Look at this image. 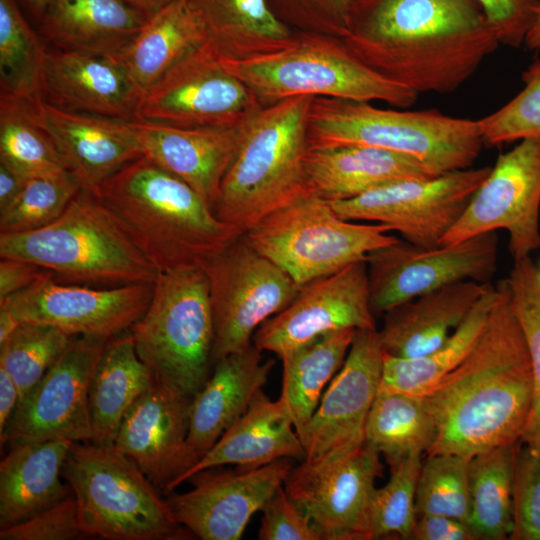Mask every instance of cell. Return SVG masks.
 I'll return each instance as SVG.
<instances>
[{"label":"cell","mask_w":540,"mask_h":540,"mask_svg":"<svg viewBox=\"0 0 540 540\" xmlns=\"http://www.w3.org/2000/svg\"><path fill=\"white\" fill-rule=\"evenodd\" d=\"M342 41L417 95L457 90L500 45L474 0H359Z\"/></svg>","instance_id":"1"},{"label":"cell","mask_w":540,"mask_h":540,"mask_svg":"<svg viewBox=\"0 0 540 540\" xmlns=\"http://www.w3.org/2000/svg\"><path fill=\"white\" fill-rule=\"evenodd\" d=\"M465 359L424 396L437 428L428 455L473 456L521 440L533 405L528 346L506 279Z\"/></svg>","instance_id":"2"},{"label":"cell","mask_w":540,"mask_h":540,"mask_svg":"<svg viewBox=\"0 0 540 540\" xmlns=\"http://www.w3.org/2000/svg\"><path fill=\"white\" fill-rule=\"evenodd\" d=\"M95 196L160 272L204 267L242 235L188 184L144 155L106 179Z\"/></svg>","instance_id":"3"},{"label":"cell","mask_w":540,"mask_h":540,"mask_svg":"<svg viewBox=\"0 0 540 540\" xmlns=\"http://www.w3.org/2000/svg\"><path fill=\"white\" fill-rule=\"evenodd\" d=\"M0 258L32 262L60 283L95 287L153 284L160 273L109 208L82 189L48 225L0 233Z\"/></svg>","instance_id":"4"},{"label":"cell","mask_w":540,"mask_h":540,"mask_svg":"<svg viewBox=\"0 0 540 540\" xmlns=\"http://www.w3.org/2000/svg\"><path fill=\"white\" fill-rule=\"evenodd\" d=\"M312 99L300 96L264 105L245 123L213 209L240 234L309 191L304 164Z\"/></svg>","instance_id":"5"},{"label":"cell","mask_w":540,"mask_h":540,"mask_svg":"<svg viewBox=\"0 0 540 540\" xmlns=\"http://www.w3.org/2000/svg\"><path fill=\"white\" fill-rule=\"evenodd\" d=\"M364 145L420 161L432 175L472 167L484 145L478 120L437 110L381 109L370 102L313 97L308 145Z\"/></svg>","instance_id":"6"},{"label":"cell","mask_w":540,"mask_h":540,"mask_svg":"<svg viewBox=\"0 0 540 540\" xmlns=\"http://www.w3.org/2000/svg\"><path fill=\"white\" fill-rule=\"evenodd\" d=\"M222 66L244 82L264 104L308 96L382 101L408 108L418 95L357 59L342 39L300 33L286 46L250 57H219Z\"/></svg>","instance_id":"7"},{"label":"cell","mask_w":540,"mask_h":540,"mask_svg":"<svg viewBox=\"0 0 540 540\" xmlns=\"http://www.w3.org/2000/svg\"><path fill=\"white\" fill-rule=\"evenodd\" d=\"M85 536L108 540H173L179 525L161 492L113 443L73 442L62 468Z\"/></svg>","instance_id":"8"},{"label":"cell","mask_w":540,"mask_h":540,"mask_svg":"<svg viewBox=\"0 0 540 540\" xmlns=\"http://www.w3.org/2000/svg\"><path fill=\"white\" fill-rule=\"evenodd\" d=\"M139 358L157 379L189 397L210 377L214 323L201 266L160 272L149 305L129 329Z\"/></svg>","instance_id":"9"},{"label":"cell","mask_w":540,"mask_h":540,"mask_svg":"<svg viewBox=\"0 0 540 540\" xmlns=\"http://www.w3.org/2000/svg\"><path fill=\"white\" fill-rule=\"evenodd\" d=\"M383 224L340 218L329 202L307 191L271 212L243 236L300 286L366 261L398 240Z\"/></svg>","instance_id":"10"},{"label":"cell","mask_w":540,"mask_h":540,"mask_svg":"<svg viewBox=\"0 0 540 540\" xmlns=\"http://www.w3.org/2000/svg\"><path fill=\"white\" fill-rule=\"evenodd\" d=\"M203 268L214 323L213 364L249 347L256 330L285 309L301 287L243 234Z\"/></svg>","instance_id":"11"},{"label":"cell","mask_w":540,"mask_h":540,"mask_svg":"<svg viewBox=\"0 0 540 540\" xmlns=\"http://www.w3.org/2000/svg\"><path fill=\"white\" fill-rule=\"evenodd\" d=\"M491 167H469L436 176L409 178L358 197L328 201L342 219L385 225L420 247L440 245L460 219Z\"/></svg>","instance_id":"12"},{"label":"cell","mask_w":540,"mask_h":540,"mask_svg":"<svg viewBox=\"0 0 540 540\" xmlns=\"http://www.w3.org/2000/svg\"><path fill=\"white\" fill-rule=\"evenodd\" d=\"M497 260L496 231L431 248L398 239L367 254L371 309L374 314L385 313L461 281L489 283L496 272Z\"/></svg>","instance_id":"13"},{"label":"cell","mask_w":540,"mask_h":540,"mask_svg":"<svg viewBox=\"0 0 540 540\" xmlns=\"http://www.w3.org/2000/svg\"><path fill=\"white\" fill-rule=\"evenodd\" d=\"M262 106L206 43L143 92L136 120L180 127H230L245 123Z\"/></svg>","instance_id":"14"},{"label":"cell","mask_w":540,"mask_h":540,"mask_svg":"<svg viewBox=\"0 0 540 540\" xmlns=\"http://www.w3.org/2000/svg\"><path fill=\"white\" fill-rule=\"evenodd\" d=\"M508 233L514 260L540 248V138L501 153L456 224L440 244L497 230Z\"/></svg>","instance_id":"15"},{"label":"cell","mask_w":540,"mask_h":540,"mask_svg":"<svg viewBox=\"0 0 540 540\" xmlns=\"http://www.w3.org/2000/svg\"><path fill=\"white\" fill-rule=\"evenodd\" d=\"M107 341L99 336L72 335L58 359L19 400L0 435L1 445L53 439L92 442L89 387Z\"/></svg>","instance_id":"16"},{"label":"cell","mask_w":540,"mask_h":540,"mask_svg":"<svg viewBox=\"0 0 540 540\" xmlns=\"http://www.w3.org/2000/svg\"><path fill=\"white\" fill-rule=\"evenodd\" d=\"M380 454L366 442L336 459L301 461L284 481L291 500L310 519L322 540H368V510Z\"/></svg>","instance_id":"17"},{"label":"cell","mask_w":540,"mask_h":540,"mask_svg":"<svg viewBox=\"0 0 540 540\" xmlns=\"http://www.w3.org/2000/svg\"><path fill=\"white\" fill-rule=\"evenodd\" d=\"M153 284L95 287L60 283L48 274L0 305L21 322L52 325L71 336L109 339L140 319L151 300Z\"/></svg>","instance_id":"18"},{"label":"cell","mask_w":540,"mask_h":540,"mask_svg":"<svg viewBox=\"0 0 540 540\" xmlns=\"http://www.w3.org/2000/svg\"><path fill=\"white\" fill-rule=\"evenodd\" d=\"M375 330L366 261L302 285L292 302L265 321L252 343L280 359L324 333Z\"/></svg>","instance_id":"19"},{"label":"cell","mask_w":540,"mask_h":540,"mask_svg":"<svg viewBox=\"0 0 540 540\" xmlns=\"http://www.w3.org/2000/svg\"><path fill=\"white\" fill-rule=\"evenodd\" d=\"M382 366L378 330H357L342 367L323 393L306 429L302 440L304 461H330L365 443V426L379 392Z\"/></svg>","instance_id":"20"},{"label":"cell","mask_w":540,"mask_h":540,"mask_svg":"<svg viewBox=\"0 0 540 540\" xmlns=\"http://www.w3.org/2000/svg\"><path fill=\"white\" fill-rule=\"evenodd\" d=\"M282 458L259 468H208L191 475L192 488L167 498L175 521L202 540H239L294 467Z\"/></svg>","instance_id":"21"},{"label":"cell","mask_w":540,"mask_h":540,"mask_svg":"<svg viewBox=\"0 0 540 540\" xmlns=\"http://www.w3.org/2000/svg\"><path fill=\"white\" fill-rule=\"evenodd\" d=\"M191 399L156 378L127 411L113 442L163 495L199 461L188 443Z\"/></svg>","instance_id":"22"},{"label":"cell","mask_w":540,"mask_h":540,"mask_svg":"<svg viewBox=\"0 0 540 540\" xmlns=\"http://www.w3.org/2000/svg\"><path fill=\"white\" fill-rule=\"evenodd\" d=\"M27 102L82 190L96 195L106 179L143 156L129 121L61 109L39 95Z\"/></svg>","instance_id":"23"},{"label":"cell","mask_w":540,"mask_h":540,"mask_svg":"<svg viewBox=\"0 0 540 540\" xmlns=\"http://www.w3.org/2000/svg\"><path fill=\"white\" fill-rule=\"evenodd\" d=\"M142 94L115 56L58 49L46 53L39 96L53 106L133 121Z\"/></svg>","instance_id":"24"},{"label":"cell","mask_w":540,"mask_h":540,"mask_svg":"<svg viewBox=\"0 0 540 540\" xmlns=\"http://www.w3.org/2000/svg\"><path fill=\"white\" fill-rule=\"evenodd\" d=\"M245 123L230 127H180L129 121L143 155L188 184L212 211L238 151Z\"/></svg>","instance_id":"25"},{"label":"cell","mask_w":540,"mask_h":540,"mask_svg":"<svg viewBox=\"0 0 540 540\" xmlns=\"http://www.w3.org/2000/svg\"><path fill=\"white\" fill-rule=\"evenodd\" d=\"M214 365L205 385L192 397L189 409L188 443L199 459L263 390L274 360L264 361L262 351L252 343L242 351L219 359Z\"/></svg>","instance_id":"26"},{"label":"cell","mask_w":540,"mask_h":540,"mask_svg":"<svg viewBox=\"0 0 540 540\" xmlns=\"http://www.w3.org/2000/svg\"><path fill=\"white\" fill-rule=\"evenodd\" d=\"M307 188L327 201L348 200L395 181L432 175L417 159L364 145L308 146Z\"/></svg>","instance_id":"27"},{"label":"cell","mask_w":540,"mask_h":540,"mask_svg":"<svg viewBox=\"0 0 540 540\" xmlns=\"http://www.w3.org/2000/svg\"><path fill=\"white\" fill-rule=\"evenodd\" d=\"M488 284L457 282L385 312L378 331L383 351L396 357L415 358L436 350L466 319Z\"/></svg>","instance_id":"28"},{"label":"cell","mask_w":540,"mask_h":540,"mask_svg":"<svg viewBox=\"0 0 540 540\" xmlns=\"http://www.w3.org/2000/svg\"><path fill=\"white\" fill-rule=\"evenodd\" d=\"M305 449L284 400H271L259 391L246 412L180 479L202 470L234 464L239 469L262 467L282 458L303 461Z\"/></svg>","instance_id":"29"},{"label":"cell","mask_w":540,"mask_h":540,"mask_svg":"<svg viewBox=\"0 0 540 540\" xmlns=\"http://www.w3.org/2000/svg\"><path fill=\"white\" fill-rule=\"evenodd\" d=\"M149 18L125 0H49L40 21L58 50L115 56Z\"/></svg>","instance_id":"30"},{"label":"cell","mask_w":540,"mask_h":540,"mask_svg":"<svg viewBox=\"0 0 540 540\" xmlns=\"http://www.w3.org/2000/svg\"><path fill=\"white\" fill-rule=\"evenodd\" d=\"M72 443L53 439L11 447L0 463V528L26 520L72 494L61 481Z\"/></svg>","instance_id":"31"},{"label":"cell","mask_w":540,"mask_h":540,"mask_svg":"<svg viewBox=\"0 0 540 540\" xmlns=\"http://www.w3.org/2000/svg\"><path fill=\"white\" fill-rule=\"evenodd\" d=\"M155 379L139 358L129 330L108 339L89 387L93 443L114 442L127 411Z\"/></svg>","instance_id":"32"},{"label":"cell","mask_w":540,"mask_h":540,"mask_svg":"<svg viewBox=\"0 0 540 540\" xmlns=\"http://www.w3.org/2000/svg\"><path fill=\"white\" fill-rule=\"evenodd\" d=\"M207 44L222 58H245L280 49L295 32L280 22L266 0H187Z\"/></svg>","instance_id":"33"},{"label":"cell","mask_w":540,"mask_h":540,"mask_svg":"<svg viewBox=\"0 0 540 540\" xmlns=\"http://www.w3.org/2000/svg\"><path fill=\"white\" fill-rule=\"evenodd\" d=\"M207 43L187 0H173L149 18L115 57L144 92L188 54Z\"/></svg>","instance_id":"34"},{"label":"cell","mask_w":540,"mask_h":540,"mask_svg":"<svg viewBox=\"0 0 540 540\" xmlns=\"http://www.w3.org/2000/svg\"><path fill=\"white\" fill-rule=\"evenodd\" d=\"M496 285L486 291L466 319L436 350L415 358H402L383 351L379 392H400L424 397L469 354L498 299Z\"/></svg>","instance_id":"35"},{"label":"cell","mask_w":540,"mask_h":540,"mask_svg":"<svg viewBox=\"0 0 540 540\" xmlns=\"http://www.w3.org/2000/svg\"><path fill=\"white\" fill-rule=\"evenodd\" d=\"M356 331L346 328L324 333L281 358L280 397L287 405L301 441L325 386L342 367Z\"/></svg>","instance_id":"36"},{"label":"cell","mask_w":540,"mask_h":540,"mask_svg":"<svg viewBox=\"0 0 540 540\" xmlns=\"http://www.w3.org/2000/svg\"><path fill=\"white\" fill-rule=\"evenodd\" d=\"M436 436V424L424 397L378 392L368 414L365 442L390 468L410 456L427 454Z\"/></svg>","instance_id":"37"},{"label":"cell","mask_w":540,"mask_h":540,"mask_svg":"<svg viewBox=\"0 0 540 540\" xmlns=\"http://www.w3.org/2000/svg\"><path fill=\"white\" fill-rule=\"evenodd\" d=\"M520 442L493 448L470 459L468 525L477 539H509L513 528V466Z\"/></svg>","instance_id":"38"},{"label":"cell","mask_w":540,"mask_h":540,"mask_svg":"<svg viewBox=\"0 0 540 540\" xmlns=\"http://www.w3.org/2000/svg\"><path fill=\"white\" fill-rule=\"evenodd\" d=\"M0 163L24 179L67 170L54 143L33 118L27 99L0 94Z\"/></svg>","instance_id":"39"},{"label":"cell","mask_w":540,"mask_h":540,"mask_svg":"<svg viewBox=\"0 0 540 540\" xmlns=\"http://www.w3.org/2000/svg\"><path fill=\"white\" fill-rule=\"evenodd\" d=\"M46 53L17 0H0L1 94L22 99L38 96Z\"/></svg>","instance_id":"40"},{"label":"cell","mask_w":540,"mask_h":540,"mask_svg":"<svg viewBox=\"0 0 540 540\" xmlns=\"http://www.w3.org/2000/svg\"><path fill=\"white\" fill-rule=\"evenodd\" d=\"M470 459L459 454L440 453L422 460L415 491L417 517L443 515L468 523Z\"/></svg>","instance_id":"41"},{"label":"cell","mask_w":540,"mask_h":540,"mask_svg":"<svg viewBox=\"0 0 540 540\" xmlns=\"http://www.w3.org/2000/svg\"><path fill=\"white\" fill-rule=\"evenodd\" d=\"M71 335L48 324L21 322L0 344V367L14 380L21 400L67 347Z\"/></svg>","instance_id":"42"},{"label":"cell","mask_w":540,"mask_h":540,"mask_svg":"<svg viewBox=\"0 0 540 540\" xmlns=\"http://www.w3.org/2000/svg\"><path fill=\"white\" fill-rule=\"evenodd\" d=\"M422 455L410 456L390 468V478L375 488L368 510V540H409L417 515L415 491Z\"/></svg>","instance_id":"43"},{"label":"cell","mask_w":540,"mask_h":540,"mask_svg":"<svg viewBox=\"0 0 540 540\" xmlns=\"http://www.w3.org/2000/svg\"><path fill=\"white\" fill-rule=\"evenodd\" d=\"M508 284L512 305L529 350L533 375V405L521 442L540 445V280L530 256L514 260Z\"/></svg>","instance_id":"44"},{"label":"cell","mask_w":540,"mask_h":540,"mask_svg":"<svg viewBox=\"0 0 540 540\" xmlns=\"http://www.w3.org/2000/svg\"><path fill=\"white\" fill-rule=\"evenodd\" d=\"M81 189L68 170L27 179L15 199L0 209V233H21L48 225Z\"/></svg>","instance_id":"45"},{"label":"cell","mask_w":540,"mask_h":540,"mask_svg":"<svg viewBox=\"0 0 540 540\" xmlns=\"http://www.w3.org/2000/svg\"><path fill=\"white\" fill-rule=\"evenodd\" d=\"M523 88L506 104L478 119L484 144L502 145L540 138V59L521 75Z\"/></svg>","instance_id":"46"},{"label":"cell","mask_w":540,"mask_h":540,"mask_svg":"<svg viewBox=\"0 0 540 540\" xmlns=\"http://www.w3.org/2000/svg\"><path fill=\"white\" fill-rule=\"evenodd\" d=\"M277 19L295 32L343 39L359 0H266Z\"/></svg>","instance_id":"47"},{"label":"cell","mask_w":540,"mask_h":540,"mask_svg":"<svg viewBox=\"0 0 540 540\" xmlns=\"http://www.w3.org/2000/svg\"><path fill=\"white\" fill-rule=\"evenodd\" d=\"M511 540H540V445L520 442L512 478Z\"/></svg>","instance_id":"48"},{"label":"cell","mask_w":540,"mask_h":540,"mask_svg":"<svg viewBox=\"0 0 540 540\" xmlns=\"http://www.w3.org/2000/svg\"><path fill=\"white\" fill-rule=\"evenodd\" d=\"M84 535L73 494L33 516L0 529V540H71Z\"/></svg>","instance_id":"49"},{"label":"cell","mask_w":540,"mask_h":540,"mask_svg":"<svg viewBox=\"0 0 540 540\" xmlns=\"http://www.w3.org/2000/svg\"><path fill=\"white\" fill-rule=\"evenodd\" d=\"M260 540H322L308 516L281 485L261 509Z\"/></svg>","instance_id":"50"},{"label":"cell","mask_w":540,"mask_h":540,"mask_svg":"<svg viewBox=\"0 0 540 540\" xmlns=\"http://www.w3.org/2000/svg\"><path fill=\"white\" fill-rule=\"evenodd\" d=\"M482 9L500 44H524L540 8V0H474Z\"/></svg>","instance_id":"51"},{"label":"cell","mask_w":540,"mask_h":540,"mask_svg":"<svg viewBox=\"0 0 540 540\" xmlns=\"http://www.w3.org/2000/svg\"><path fill=\"white\" fill-rule=\"evenodd\" d=\"M409 540H477L468 523L443 515L417 517Z\"/></svg>","instance_id":"52"},{"label":"cell","mask_w":540,"mask_h":540,"mask_svg":"<svg viewBox=\"0 0 540 540\" xmlns=\"http://www.w3.org/2000/svg\"><path fill=\"white\" fill-rule=\"evenodd\" d=\"M48 274L52 273L32 262L17 258H1L0 301L27 289Z\"/></svg>","instance_id":"53"},{"label":"cell","mask_w":540,"mask_h":540,"mask_svg":"<svg viewBox=\"0 0 540 540\" xmlns=\"http://www.w3.org/2000/svg\"><path fill=\"white\" fill-rule=\"evenodd\" d=\"M19 390L9 373L0 367V435L4 432L19 402Z\"/></svg>","instance_id":"54"},{"label":"cell","mask_w":540,"mask_h":540,"mask_svg":"<svg viewBox=\"0 0 540 540\" xmlns=\"http://www.w3.org/2000/svg\"><path fill=\"white\" fill-rule=\"evenodd\" d=\"M26 180L6 165L0 163V209H3L15 199Z\"/></svg>","instance_id":"55"},{"label":"cell","mask_w":540,"mask_h":540,"mask_svg":"<svg viewBox=\"0 0 540 540\" xmlns=\"http://www.w3.org/2000/svg\"><path fill=\"white\" fill-rule=\"evenodd\" d=\"M21 324L16 315L6 306L0 305V344Z\"/></svg>","instance_id":"56"},{"label":"cell","mask_w":540,"mask_h":540,"mask_svg":"<svg viewBox=\"0 0 540 540\" xmlns=\"http://www.w3.org/2000/svg\"><path fill=\"white\" fill-rule=\"evenodd\" d=\"M147 16L152 17L173 0H125Z\"/></svg>","instance_id":"57"},{"label":"cell","mask_w":540,"mask_h":540,"mask_svg":"<svg viewBox=\"0 0 540 540\" xmlns=\"http://www.w3.org/2000/svg\"><path fill=\"white\" fill-rule=\"evenodd\" d=\"M524 44L530 50L540 49V8L536 19L526 36Z\"/></svg>","instance_id":"58"},{"label":"cell","mask_w":540,"mask_h":540,"mask_svg":"<svg viewBox=\"0 0 540 540\" xmlns=\"http://www.w3.org/2000/svg\"><path fill=\"white\" fill-rule=\"evenodd\" d=\"M24 7L36 18L41 19L49 0H20Z\"/></svg>","instance_id":"59"},{"label":"cell","mask_w":540,"mask_h":540,"mask_svg":"<svg viewBox=\"0 0 540 540\" xmlns=\"http://www.w3.org/2000/svg\"><path fill=\"white\" fill-rule=\"evenodd\" d=\"M539 280H540V264L538 266Z\"/></svg>","instance_id":"60"}]
</instances>
